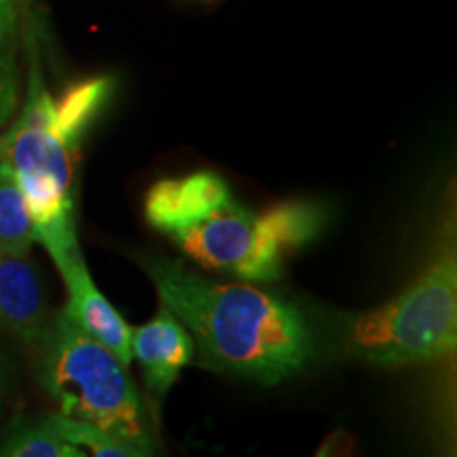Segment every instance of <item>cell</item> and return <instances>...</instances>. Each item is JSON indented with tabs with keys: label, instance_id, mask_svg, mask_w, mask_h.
Instances as JSON below:
<instances>
[{
	"label": "cell",
	"instance_id": "6da1fadb",
	"mask_svg": "<svg viewBox=\"0 0 457 457\" xmlns=\"http://www.w3.org/2000/svg\"><path fill=\"white\" fill-rule=\"evenodd\" d=\"M159 303L185 324L204 367L273 386L313 358V335L293 303L244 282H216L165 256H138Z\"/></svg>",
	"mask_w": 457,
	"mask_h": 457
},
{
	"label": "cell",
	"instance_id": "7a4b0ae2",
	"mask_svg": "<svg viewBox=\"0 0 457 457\" xmlns=\"http://www.w3.org/2000/svg\"><path fill=\"white\" fill-rule=\"evenodd\" d=\"M145 216L191 261L248 282L278 279L286 254L327 225L324 210L312 202L279 204L256 214L214 171L155 182L146 193Z\"/></svg>",
	"mask_w": 457,
	"mask_h": 457
},
{
	"label": "cell",
	"instance_id": "3957f363",
	"mask_svg": "<svg viewBox=\"0 0 457 457\" xmlns=\"http://www.w3.org/2000/svg\"><path fill=\"white\" fill-rule=\"evenodd\" d=\"M111 91V77H96L54 98L32 45L26 102L0 136V157L13 168L37 239L57 270L81 253L74 231V162L83 134L104 108Z\"/></svg>",
	"mask_w": 457,
	"mask_h": 457
},
{
	"label": "cell",
	"instance_id": "277c9868",
	"mask_svg": "<svg viewBox=\"0 0 457 457\" xmlns=\"http://www.w3.org/2000/svg\"><path fill=\"white\" fill-rule=\"evenodd\" d=\"M38 345V381L55 400L60 415L87 421L129 443L145 455L155 453V434L128 367L89 337L62 310L49 320Z\"/></svg>",
	"mask_w": 457,
	"mask_h": 457
},
{
	"label": "cell",
	"instance_id": "5b68a950",
	"mask_svg": "<svg viewBox=\"0 0 457 457\" xmlns=\"http://www.w3.org/2000/svg\"><path fill=\"white\" fill-rule=\"evenodd\" d=\"M345 356L373 367L436 362L457 345V262L443 254L396 299L373 312L341 318Z\"/></svg>",
	"mask_w": 457,
	"mask_h": 457
},
{
	"label": "cell",
	"instance_id": "8992f818",
	"mask_svg": "<svg viewBox=\"0 0 457 457\" xmlns=\"http://www.w3.org/2000/svg\"><path fill=\"white\" fill-rule=\"evenodd\" d=\"M131 360L140 364L146 390L162 400L195 358V341L185 324L162 305L151 322L131 328Z\"/></svg>",
	"mask_w": 457,
	"mask_h": 457
},
{
	"label": "cell",
	"instance_id": "52a82bcc",
	"mask_svg": "<svg viewBox=\"0 0 457 457\" xmlns=\"http://www.w3.org/2000/svg\"><path fill=\"white\" fill-rule=\"evenodd\" d=\"M64 278L68 290V303L64 312L71 316L74 322L81 327L89 337L100 341L102 345L108 347L114 356L121 360L123 367L129 369L131 350H129V333L131 328L128 322L121 318L106 296L100 293L98 286L89 276L87 265H85L83 254L79 253L72 256L60 270Z\"/></svg>",
	"mask_w": 457,
	"mask_h": 457
},
{
	"label": "cell",
	"instance_id": "ba28073f",
	"mask_svg": "<svg viewBox=\"0 0 457 457\" xmlns=\"http://www.w3.org/2000/svg\"><path fill=\"white\" fill-rule=\"evenodd\" d=\"M49 324L38 271L26 256L0 253V330L37 345Z\"/></svg>",
	"mask_w": 457,
	"mask_h": 457
},
{
	"label": "cell",
	"instance_id": "9c48e42d",
	"mask_svg": "<svg viewBox=\"0 0 457 457\" xmlns=\"http://www.w3.org/2000/svg\"><path fill=\"white\" fill-rule=\"evenodd\" d=\"M37 242L32 216L13 168L0 157V253L28 256Z\"/></svg>",
	"mask_w": 457,
	"mask_h": 457
},
{
	"label": "cell",
	"instance_id": "30bf717a",
	"mask_svg": "<svg viewBox=\"0 0 457 457\" xmlns=\"http://www.w3.org/2000/svg\"><path fill=\"white\" fill-rule=\"evenodd\" d=\"M20 28L17 7L9 0H0V131L13 119L20 106Z\"/></svg>",
	"mask_w": 457,
	"mask_h": 457
},
{
	"label": "cell",
	"instance_id": "8fae6325",
	"mask_svg": "<svg viewBox=\"0 0 457 457\" xmlns=\"http://www.w3.org/2000/svg\"><path fill=\"white\" fill-rule=\"evenodd\" d=\"M47 424L54 428V432L60 438H64L66 443L74 445L79 449H87L85 455H96V457H142V453L136 447H131L129 443L121 441V438L112 436L102 428L87 424V421L72 420L66 415H49L45 417Z\"/></svg>",
	"mask_w": 457,
	"mask_h": 457
},
{
	"label": "cell",
	"instance_id": "7c38bea8",
	"mask_svg": "<svg viewBox=\"0 0 457 457\" xmlns=\"http://www.w3.org/2000/svg\"><path fill=\"white\" fill-rule=\"evenodd\" d=\"M0 455L3 457H83L81 451L74 445L66 443L54 432L47 420L38 424H28L17 428L0 443Z\"/></svg>",
	"mask_w": 457,
	"mask_h": 457
},
{
	"label": "cell",
	"instance_id": "4fadbf2b",
	"mask_svg": "<svg viewBox=\"0 0 457 457\" xmlns=\"http://www.w3.org/2000/svg\"><path fill=\"white\" fill-rule=\"evenodd\" d=\"M9 3H11V4H15V7H17V3H20V0H9Z\"/></svg>",
	"mask_w": 457,
	"mask_h": 457
},
{
	"label": "cell",
	"instance_id": "5bb4252c",
	"mask_svg": "<svg viewBox=\"0 0 457 457\" xmlns=\"http://www.w3.org/2000/svg\"><path fill=\"white\" fill-rule=\"evenodd\" d=\"M0 409H3V404H0Z\"/></svg>",
	"mask_w": 457,
	"mask_h": 457
}]
</instances>
